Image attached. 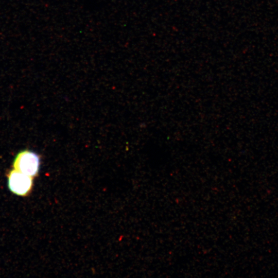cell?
<instances>
[{"mask_svg":"<svg viewBox=\"0 0 278 278\" xmlns=\"http://www.w3.org/2000/svg\"><path fill=\"white\" fill-rule=\"evenodd\" d=\"M40 165V159L39 155L28 150L20 151L13 162L14 169L31 177L38 175Z\"/></svg>","mask_w":278,"mask_h":278,"instance_id":"1","label":"cell"},{"mask_svg":"<svg viewBox=\"0 0 278 278\" xmlns=\"http://www.w3.org/2000/svg\"><path fill=\"white\" fill-rule=\"evenodd\" d=\"M32 177L16 169L11 170L8 175V186L13 194L21 196L27 195L32 186Z\"/></svg>","mask_w":278,"mask_h":278,"instance_id":"2","label":"cell"}]
</instances>
